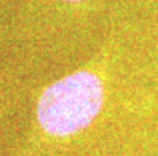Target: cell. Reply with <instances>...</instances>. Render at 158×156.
I'll return each mask as SVG.
<instances>
[{"instance_id":"2","label":"cell","mask_w":158,"mask_h":156,"mask_svg":"<svg viewBox=\"0 0 158 156\" xmlns=\"http://www.w3.org/2000/svg\"><path fill=\"white\" fill-rule=\"evenodd\" d=\"M66 2H80V0H66Z\"/></svg>"},{"instance_id":"1","label":"cell","mask_w":158,"mask_h":156,"mask_svg":"<svg viewBox=\"0 0 158 156\" xmlns=\"http://www.w3.org/2000/svg\"><path fill=\"white\" fill-rule=\"evenodd\" d=\"M104 105V85L91 70H78L46 88L37 104V120L53 137L85 131Z\"/></svg>"}]
</instances>
